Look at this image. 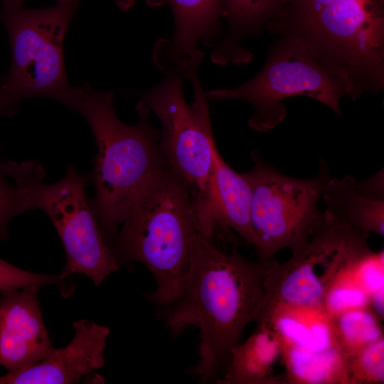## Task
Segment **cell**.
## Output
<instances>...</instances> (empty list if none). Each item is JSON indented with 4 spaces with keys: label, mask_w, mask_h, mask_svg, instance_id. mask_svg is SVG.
I'll return each instance as SVG.
<instances>
[{
    "label": "cell",
    "mask_w": 384,
    "mask_h": 384,
    "mask_svg": "<svg viewBox=\"0 0 384 384\" xmlns=\"http://www.w3.org/2000/svg\"><path fill=\"white\" fill-rule=\"evenodd\" d=\"M46 171L37 160H0V240L9 238V226L17 215L36 209V197Z\"/></svg>",
    "instance_id": "ac0fdd59"
},
{
    "label": "cell",
    "mask_w": 384,
    "mask_h": 384,
    "mask_svg": "<svg viewBox=\"0 0 384 384\" xmlns=\"http://www.w3.org/2000/svg\"><path fill=\"white\" fill-rule=\"evenodd\" d=\"M282 352V344L269 328L257 325L253 334L230 351L228 361L218 379L223 384H261L280 381L272 376V366Z\"/></svg>",
    "instance_id": "e0dca14e"
},
{
    "label": "cell",
    "mask_w": 384,
    "mask_h": 384,
    "mask_svg": "<svg viewBox=\"0 0 384 384\" xmlns=\"http://www.w3.org/2000/svg\"><path fill=\"white\" fill-rule=\"evenodd\" d=\"M347 383L372 384L384 381V339L381 338L346 358Z\"/></svg>",
    "instance_id": "603a6c76"
},
{
    "label": "cell",
    "mask_w": 384,
    "mask_h": 384,
    "mask_svg": "<svg viewBox=\"0 0 384 384\" xmlns=\"http://www.w3.org/2000/svg\"><path fill=\"white\" fill-rule=\"evenodd\" d=\"M289 381L347 383L345 361L337 348L322 351L282 346Z\"/></svg>",
    "instance_id": "d6986e66"
},
{
    "label": "cell",
    "mask_w": 384,
    "mask_h": 384,
    "mask_svg": "<svg viewBox=\"0 0 384 384\" xmlns=\"http://www.w3.org/2000/svg\"><path fill=\"white\" fill-rule=\"evenodd\" d=\"M264 295L260 261L223 250L199 233L195 235L181 293L164 319L174 334L190 326L198 329L193 372L200 381L218 379Z\"/></svg>",
    "instance_id": "6da1fadb"
},
{
    "label": "cell",
    "mask_w": 384,
    "mask_h": 384,
    "mask_svg": "<svg viewBox=\"0 0 384 384\" xmlns=\"http://www.w3.org/2000/svg\"><path fill=\"white\" fill-rule=\"evenodd\" d=\"M332 321L336 346L344 359L383 338L380 319L370 308L345 311Z\"/></svg>",
    "instance_id": "ffe728a7"
},
{
    "label": "cell",
    "mask_w": 384,
    "mask_h": 384,
    "mask_svg": "<svg viewBox=\"0 0 384 384\" xmlns=\"http://www.w3.org/2000/svg\"><path fill=\"white\" fill-rule=\"evenodd\" d=\"M151 6L168 4L174 30L157 40L152 50L156 67L164 75H178L188 81L198 75L205 53L199 44L213 48L223 33L222 0H145Z\"/></svg>",
    "instance_id": "30bf717a"
},
{
    "label": "cell",
    "mask_w": 384,
    "mask_h": 384,
    "mask_svg": "<svg viewBox=\"0 0 384 384\" xmlns=\"http://www.w3.org/2000/svg\"><path fill=\"white\" fill-rule=\"evenodd\" d=\"M362 1L368 2V3L376 4V5H380V6H383V0H362Z\"/></svg>",
    "instance_id": "83f0119b"
},
{
    "label": "cell",
    "mask_w": 384,
    "mask_h": 384,
    "mask_svg": "<svg viewBox=\"0 0 384 384\" xmlns=\"http://www.w3.org/2000/svg\"><path fill=\"white\" fill-rule=\"evenodd\" d=\"M218 228H230L248 244L256 246L251 223V189L242 174L236 172L213 148L210 202L208 215L198 233L213 240Z\"/></svg>",
    "instance_id": "4fadbf2b"
},
{
    "label": "cell",
    "mask_w": 384,
    "mask_h": 384,
    "mask_svg": "<svg viewBox=\"0 0 384 384\" xmlns=\"http://www.w3.org/2000/svg\"><path fill=\"white\" fill-rule=\"evenodd\" d=\"M114 98L113 90L98 92L85 82L73 110L87 122L97 146L94 167L87 176L95 189L90 203L110 247L138 186L152 172L169 167L159 146L160 129L151 123L147 106L137 102L138 121L130 125L117 115Z\"/></svg>",
    "instance_id": "3957f363"
},
{
    "label": "cell",
    "mask_w": 384,
    "mask_h": 384,
    "mask_svg": "<svg viewBox=\"0 0 384 384\" xmlns=\"http://www.w3.org/2000/svg\"><path fill=\"white\" fill-rule=\"evenodd\" d=\"M352 267L338 276L326 292L323 308L331 319L347 311L370 308L371 296L356 279Z\"/></svg>",
    "instance_id": "44dd1931"
},
{
    "label": "cell",
    "mask_w": 384,
    "mask_h": 384,
    "mask_svg": "<svg viewBox=\"0 0 384 384\" xmlns=\"http://www.w3.org/2000/svg\"><path fill=\"white\" fill-rule=\"evenodd\" d=\"M336 0H279L267 26L271 31L287 34ZM271 18V19H272Z\"/></svg>",
    "instance_id": "cb8c5ba5"
},
{
    "label": "cell",
    "mask_w": 384,
    "mask_h": 384,
    "mask_svg": "<svg viewBox=\"0 0 384 384\" xmlns=\"http://www.w3.org/2000/svg\"><path fill=\"white\" fill-rule=\"evenodd\" d=\"M112 250L117 262L144 265L159 305L179 297L187 274L193 240L198 233L190 190L170 167L150 174L138 186Z\"/></svg>",
    "instance_id": "7a4b0ae2"
},
{
    "label": "cell",
    "mask_w": 384,
    "mask_h": 384,
    "mask_svg": "<svg viewBox=\"0 0 384 384\" xmlns=\"http://www.w3.org/2000/svg\"><path fill=\"white\" fill-rule=\"evenodd\" d=\"M40 288L1 292L0 366L8 373L41 361L54 348L38 303Z\"/></svg>",
    "instance_id": "7c38bea8"
},
{
    "label": "cell",
    "mask_w": 384,
    "mask_h": 384,
    "mask_svg": "<svg viewBox=\"0 0 384 384\" xmlns=\"http://www.w3.org/2000/svg\"><path fill=\"white\" fill-rule=\"evenodd\" d=\"M0 22L8 33L11 60L0 78V116L16 115L23 100L33 97L58 101L74 110L80 86L67 77L63 40L78 9V1L50 7L25 9L1 3Z\"/></svg>",
    "instance_id": "277c9868"
},
{
    "label": "cell",
    "mask_w": 384,
    "mask_h": 384,
    "mask_svg": "<svg viewBox=\"0 0 384 384\" xmlns=\"http://www.w3.org/2000/svg\"><path fill=\"white\" fill-rule=\"evenodd\" d=\"M254 321L270 329L282 346L314 351L336 348L333 321L324 309L262 302Z\"/></svg>",
    "instance_id": "9a60e30c"
},
{
    "label": "cell",
    "mask_w": 384,
    "mask_h": 384,
    "mask_svg": "<svg viewBox=\"0 0 384 384\" xmlns=\"http://www.w3.org/2000/svg\"><path fill=\"white\" fill-rule=\"evenodd\" d=\"M45 285L56 287L64 298L71 297L75 288L73 277L31 272L0 258V292Z\"/></svg>",
    "instance_id": "7402d4cb"
},
{
    "label": "cell",
    "mask_w": 384,
    "mask_h": 384,
    "mask_svg": "<svg viewBox=\"0 0 384 384\" xmlns=\"http://www.w3.org/2000/svg\"><path fill=\"white\" fill-rule=\"evenodd\" d=\"M383 292L384 288L380 289L375 292L370 298V308L380 320L383 318Z\"/></svg>",
    "instance_id": "484cf974"
},
{
    "label": "cell",
    "mask_w": 384,
    "mask_h": 384,
    "mask_svg": "<svg viewBox=\"0 0 384 384\" xmlns=\"http://www.w3.org/2000/svg\"><path fill=\"white\" fill-rule=\"evenodd\" d=\"M183 79L178 75H165L160 82L141 92L139 97L160 121V149L170 169L188 186L199 225L210 207L215 142L199 76L189 81L193 92L191 104L184 98Z\"/></svg>",
    "instance_id": "8992f818"
},
{
    "label": "cell",
    "mask_w": 384,
    "mask_h": 384,
    "mask_svg": "<svg viewBox=\"0 0 384 384\" xmlns=\"http://www.w3.org/2000/svg\"><path fill=\"white\" fill-rule=\"evenodd\" d=\"M87 182V176L70 164L60 180L41 184L36 209L46 213L63 245L65 264L60 274L70 277L85 274L100 285L119 265L86 197Z\"/></svg>",
    "instance_id": "9c48e42d"
},
{
    "label": "cell",
    "mask_w": 384,
    "mask_h": 384,
    "mask_svg": "<svg viewBox=\"0 0 384 384\" xmlns=\"http://www.w3.org/2000/svg\"><path fill=\"white\" fill-rule=\"evenodd\" d=\"M26 0H1V3L14 4V5H22L23 3ZM56 2H66V1H79V0H55ZM115 5L122 11H128L136 3L137 0H112Z\"/></svg>",
    "instance_id": "4316f807"
},
{
    "label": "cell",
    "mask_w": 384,
    "mask_h": 384,
    "mask_svg": "<svg viewBox=\"0 0 384 384\" xmlns=\"http://www.w3.org/2000/svg\"><path fill=\"white\" fill-rule=\"evenodd\" d=\"M383 251H372L352 267L355 277L370 296L383 288Z\"/></svg>",
    "instance_id": "d4e9b609"
},
{
    "label": "cell",
    "mask_w": 384,
    "mask_h": 384,
    "mask_svg": "<svg viewBox=\"0 0 384 384\" xmlns=\"http://www.w3.org/2000/svg\"><path fill=\"white\" fill-rule=\"evenodd\" d=\"M383 176L382 169L363 181L331 177L322 195L325 210L363 233L383 236Z\"/></svg>",
    "instance_id": "5bb4252c"
},
{
    "label": "cell",
    "mask_w": 384,
    "mask_h": 384,
    "mask_svg": "<svg viewBox=\"0 0 384 384\" xmlns=\"http://www.w3.org/2000/svg\"><path fill=\"white\" fill-rule=\"evenodd\" d=\"M368 235L324 210L307 241L289 260H259L262 302L324 309L336 279L372 252Z\"/></svg>",
    "instance_id": "52a82bcc"
},
{
    "label": "cell",
    "mask_w": 384,
    "mask_h": 384,
    "mask_svg": "<svg viewBox=\"0 0 384 384\" xmlns=\"http://www.w3.org/2000/svg\"><path fill=\"white\" fill-rule=\"evenodd\" d=\"M250 156L252 167L242 174L251 189L255 249L260 261H267L283 248L294 252L307 241L321 217L319 204L331 176L322 159L316 176L297 178L279 172L257 151Z\"/></svg>",
    "instance_id": "ba28073f"
},
{
    "label": "cell",
    "mask_w": 384,
    "mask_h": 384,
    "mask_svg": "<svg viewBox=\"0 0 384 384\" xmlns=\"http://www.w3.org/2000/svg\"><path fill=\"white\" fill-rule=\"evenodd\" d=\"M296 95L310 97L341 114L340 100L358 96L349 78L321 60L300 39L284 36L271 50L262 70L241 85L205 92L208 101L242 100L255 110L248 120L255 131L266 132L286 117L282 102Z\"/></svg>",
    "instance_id": "5b68a950"
},
{
    "label": "cell",
    "mask_w": 384,
    "mask_h": 384,
    "mask_svg": "<svg viewBox=\"0 0 384 384\" xmlns=\"http://www.w3.org/2000/svg\"><path fill=\"white\" fill-rule=\"evenodd\" d=\"M73 328L68 345L53 348L41 361L0 376V384H72L103 367L109 328L88 319L74 322Z\"/></svg>",
    "instance_id": "8fae6325"
},
{
    "label": "cell",
    "mask_w": 384,
    "mask_h": 384,
    "mask_svg": "<svg viewBox=\"0 0 384 384\" xmlns=\"http://www.w3.org/2000/svg\"><path fill=\"white\" fill-rule=\"evenodd\" d=\"M279 0H222L221 18L228 26L226 34L212 48L213 63H244L251 54L243 49L241 41L267 26Z\"/></svg>",
    "instance_id": "2e32d148"
}]
</instances>
